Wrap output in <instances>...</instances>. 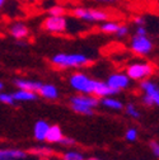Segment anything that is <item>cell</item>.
<instances>
[{"label": "cell", "mask_w": 159, "mask_h": 160, "mask_svg": "<svg viewBox=\"0 0 159 160\" xmlns=\"http://www.w3.org/2000/svg\"><path fill=\"white\" fill-rule=\"evenodd\" d=\"M51 62L57 68H80L90 62V58L83 53H57Z\"/></svg>", "instance_id": "6da1fadb"}, {"label": "cell", "mask_w": 159, "mask_h": 160, "mask_svg": "<svg viewBox=\"0 0 159 160\" xmlns=\"http://www.w3.org/2000/svg\"><path fill=\"white\" fill-rule=\"evenodd\" d=\"M71 15L74 18H78L84 22H105L108 19V13L101 9H94V8H74L70 10Z\"/></svg>", "instance_id": "7a4b0ae2"}, {"label": "cell", "mask_w": 159, "mask_h": 160, "mask_svg": "<svg viewBox=\"0 0 159 160\" xmlns=\"http://www.w3.org/2000/svg\"><path fill=\"white\" fill-rule=\"evenodd\" d=\"M94 82L89 76H87L85 74L82 72H75L70 76V85L83 94H88L90 95L93 93V88H94Z\"/></svg>", "instance_id": "3957f363"}, {"label": "cell", "mask_w": 159, "mask_h": 160, "mask_svg": "<svg viewBox=\"0 0 159 160\" xmlns=\"http://www.w3.org/2000/svg\"><path fill=\"white\" fill-rule=\"evenodd\" d=\"M153 41L148 36H134L131 42H130V48L132 52L140 56H146L153 51Z\"/></svg>", "instance_id": "277c9868"}, {"label": "cell", "mask_w": 159, "mask_h": 160, "mask_svg": "<svg viewBox=\"0 0 159 160\" xmlns=\"http://www.w3.org/2000/svg\"><path fill=\"white\" fill-rule=\"evenodd\" d=\"M42 28L50 33H56V34L64 33L68 29V19L65 15H60V17L49 15L42 23Z\"/></svg>", "instance_id": "5b68a950"}, {"label": "cell", "mask_w": 159, "mask_h": 160, "mask_svg": "<svg viewBox=\"0 0 159 160\" xmlns=\"http://www.w3.org/2000/svg\"><path fill=\"white\" fill-rule=\"evenodd\" d=\"M141 90L144 92V103L149 107L151 106H158L159 104V89L155 83L151 80H144L140 84Z\"/></svg>", "instance_id": "8992f818"}, {"label": "cell", "mask_w": 159, "mask_h": 160, "mask_svg": "<svg viewBox=\"0 0 159 160\" xmlns=\"http://www.w3.org/2000/svg\"><path fill=\"white\" fill-rule=\"evenodd\" d=\"M153 66L150 64L146 62H136L132 64L127 68V76L129 79H134V80H141V79H146L153 74Z\"/></svg>", "instance_id": "52a82bcc"}, {"label": "cell", "mask_w": 159, "mask_h": 160, "mask_svg": "<svg viewBox=\"0 0 159 160\" xmlns=\"http://www.w3.org/2000/svg\"><path fill=\"white\" fill-rule=\"evenodd\" d=\"M130 84V79L127 75L125 74H120V72H117V74H112L108 80H107V85L117 92H120L121 89H125L127 88Z\"/></svg>", "instance_id": "ba28073f"}, {"label": "cell", "mask_w": 159, "mask_h": 160, "mask_svg": "<svg viewBox=\"0 0 159 160\" xmlns=\"http://www.w3.org/2000/svg\"><path fill=\"white\" fill-rule=\"evenodd\" d=\"M71 102V106H79V107H85V108H95L99 103L98 98L94 97V95H88V94H84V95H76V97H73L70 99Z\"/></svg>", "instance_id": "9c48e42d"}, {"label": "cell", "mask_w": 159, "mask_h": 160, "mask_svg": "<svg viewBox=\"0 0 159 160\" xmlns=\"http://www.w3.org/2000/svg\"><path fill=\"white\" fill-rule=\"evenodd\" d=\"M118 92L117 90H115V89H112V88H110L108 85H107V83H103V82H94V88H93V93L92 94H94V97H101V98H106V97H111V95H113V94H117Z\"/></svg>", "instance_id": "30bf717a"}, {"label": "cell", "mask_w": 159, "mask_h": 160, "mask_svg": "<svg viewBox=\"0 0 159 160\" xmlns=\"http://www.w3.org/2000/svg\"><path fill=\"white\" fill-rule=\"evenodd\" d=\"M27 154L17 149H3L0 150V160H19L24 159Z\"/></svg>", "instance_id": "8fae6325"}, {"label": "cell", "mask_w": 159, "mask_h": 160, "mask_svg": "<svg viewBox=\"0 0 159 160\" xmlns=\"http://www.w3.org/2000/svg\"><path fill=\"white\" fill-rule=\"evenodd\" d=\"M15 85L19 88V89H22V90H28V92H38L39 88H41L42 83H39V82H33V80H24V79H18L15 80Z\"/></svg>", "instance_id": "7c38bea8"}, {"label": "cell", "mask_w": 159, "mask_h": 160, "mask_svg": "<svg viewBox=\"0 0 159 160\" xmlns=\"http://www.w3.org/2000/svg\"><path fill=\"white\" fill-rule=\"evenodd\" d=\"M9 32L10 34L17 38V39H24L26 37H28L29 34V31H28V27L23 23H15L13 26H10L9 28Z\"/></svg>", "instance_id": "4fadbf2b"}, {"label": "cell", "mask_w": 159, "mask_h": 160, "mask_svg": "<svg viewBox=\"0 0 159 160\" xmlns=\"http://www.w3.org/2000/svg\"><path fill=\"white\" fill-rule=\"evenodd\" d=\"M49 127H50V125L46 121H42V119L34 125L33 133H34V137L38 140V141H44V140L46 138V133L49 131Z\"/></svg>", "instance_id": "5bb4252c"}, {"label": "cell", "mask_w": 159, "mask_h": 160, "mask_svg": "<svg viewBox=\"0 0 159 160\" xmlns=\"http://www.w3.org/2000/svg\"><path fill=\"white\" fill-rule=\"evenodd\" d=\"M12 95L15 102H31V101H36L37 99L36 93L28 92V90H22V89H19L18 92H15Z\"/></svg>", "instance_id": "9a60e30c"}, {"label": "cell", "mask_w": 159, "mask_h": 160, "mask_svg": "<svg viewBox=\"0 0 159 160\" xmlns=\"http://www.w3.org/2000/svg\"><path fill=\"white\" fill-rule=\"evenodd\" d=\"M64 137L63 131L59 126H50L46 133V141L49 142H60V140Z\"/></svg>", "instance_id": "2e32d148"}, {"label": "cell", "mask_w": 159, "mask_h": 160, "mask_svg": "<svg viewBox=\"0 0 159 160\" xmlns=\"http://www.w3.org/2000/svg\"><path fill=\"white\" fill-rule=\"evenodd\" d=\"M38 93L41 94L44 98H47V99H56L59 97V92H57V88L52 84H42L41 88H39Z\"/></svg>", "instance_id": "e0dca14e"}, {"label": "cell", "mask_w": 159, "mask_h": 160, "mask_svg": "<svg viewBox=\"0 0 159 160\" xmlns=\"http://www.w3.org/2000/svg\"><path fill=\"white\" fill-rule=\"evenodd\" d=\"M120 23H117L115 21H105L101 27H99V29H101L103 33H107V34H116L117 29L120 28Z\"/></svg>", "instance_id": "ac0fdd59"}, {"label": "cell", "mask_w": 159, "mask_h": 160, "mask_svg": "<svg viewBox=\"0 0 159 160\" xmlns=\"http://www.w3.org/2000/svg\"><path fill=\"white\" fill-rule=\"evenodd\" d=\"M102 106L110 108V109H115V111H120L124 108L122 103L118 101V99H115L112 97H106L102 99Z\"/></svg>", "instance_id": "d6986e66"}, {"label": "cell", "mask_w": 159, "mask_h": 160, "mask_svg": "<svg viewBox=\"0 0 159 160\" xmlns=\"http://www.w3.org/2000/svg\"><path fill=\"white\" fill-rule=\"evenodd\" d=\"M63 160H84V156L78 151H68L64 154Z\"/></svg>", "instance_id": "ffe728a7"}, {"label": "cell", "mask_w": 159, "mask_h": 160, "mask_svg": "<svg viewBox=\"0 0 159 160\" xmlns=\"http://www.w3.org/2000/svg\"><path fill=\"white\" fill-rule=\"evenodd\" d=\"M65 8L64 7H61V5H52V7H50V9H49V13H50V15H52V17H60V15H65Z\"/></svg>", "instance_id": "44dd1931"}, {"label": "cell", "mask_w": 159, "mask_h": 160, "mask_svg": "<svg viewBox=\"0 0 159 160\" xmlns=\"http://www.w3.org/2000/svg\"><path fill=\"white\" fill-rule=\"evenodd\" d=\"M125 137H126V140H127V141H130V142H134V141H136V138H137V130H136V128H134V127L129 128V130L126 131V135H125Z\"/></svg>", "instance_id": "7402d4cb"}, {"label": "cell", "mask_w": 159, "mask_h": 160, "mask_svg": "<svg viewBox=\"0 0 159 160\" xmlns=\"http://www.w3.org/2000/svg\"><path fill=\"white\" fill-rule=\"evenodd\" d=\"M0 102H3L5 104H9V106H13L15 103V101L13 99V95L12 94H7V93H0Z\"/></svg>", "instance_id": "603a6c76"}, {"label": "cell", "mask_w": 159, "mask_h": 160, "mask_svg": "<svg viewBox=\"0 0 159 160\" xmlns=\"http://www.w3.org/2000/svg\"><path fill=\"white\" fill-rule=\"evenodd\" d=\"M126 113L132 118H139L140 117V112L136 109V107L134 104H127L126 106Z\"/></svg>", "instance_id": "cb8c5ba5"}, {"label": "cell", "mask_w": 159, "mask_h": 160, "mask_svg": "<svg viewBox=\"0 0 159 160\" xmlns=\"http://www.w3.org/2000/svg\"><path fill=\"white\" fill-rule=\"evenodd\" d=\"M73 111L80 114H87V116H92L93 114V109L90 108H85V107H79V106H71Z\"/></svg>", "instance_id": "d4e9b609"}, {"label": "cell", "mask_w": 159, "mask_h": 160, "mask_svg": "<svg viewBox=\"0 0 159 160\" xmlns=\"http://www.w3.org/2000/svg\"><path fill=\"white\" fill-rule=\"evenodd\" d=\"M127 34H129V27L125 26V24H121L120 28H118L117 32H116V36L120 37V38H122V37H125V36H127Z\"/></svg>", "instance_id": "484cf974"}, {"label": "cell", "mask_w": 159, "mask_h": 160, "mask_svg": "<svg viewBox=\"0 0 159 160\" xmlns=\"http://www.w3.org/2000/svg\"><path fill=\"white\" fill-rule=\"evenodd\" d=\"M150 149H151V152L154 154V156H159V144L158 141H151L150 142Z\"/></svg>", "instance_id": "4316f807"}, {"label": "cell", "mask_w": 159, "mask_h": 160, "mask_svg": "<svg viewBox=\"0 0 159 160\" xmlns=\"http://www.w3.org/2000/svg\"><path fill=\"white\" fill-rule=\"evenodd\" d=\"M135 36H148V32H146L145 26L136 27V29H135Z\"/></svg>", "instance_id": "83f0119b"}, {"label": "cell", "mask_w": 159, "mask_h": 160, "mask_svg": "<svg viewBox=\"0 0 159 160\" xmlns=\"http://www.w3.org/2000/svg\"><path fill=\"white\" fill-rule=\"evenodd\" d=\"M60 144L64 146H71V145H74V140L70 137H63L60 140Z\"/></svg>", "instance_id": "f1b7e54d"}, {"label": "cell", "mask_w": 159, "mask_h": 160, "mask_svg": "<svg viewBox=\"0 0 159 160\" xmlns=\"http://www.w3.org/2000/svg\"><path fill=\"white\" fill-rule=\"evenodd\" d=\"M134 24L136 27H141V26H145V18L144 17H136L134 19Z\"/></svg>", "instance_id": "f546056e"}, {"label": "cell", "mask_w": 159, "mask_h": 160, "mask_svg": "<svg viewBox=\"0 0 159 160\" xmlns=\"http://www.w3.org/2000/svg\"><path fill=\"white\" fill-rule=\"evenodd\" d=\"M95 2H98V3H107V4H110V3H116V2H118V0H95Z\"/></svg>", "instance_id": "4dcf8cb0"}, {"label": "cell", "mask_w": 159, "mask_h": 160, "mask_svg": "<svg viewBox=\"0 0 159 160\" xmlns=\"http://www.w3.org/2000/svg\"><path fill=\"white\" fill-rule=\"evenodd\" d=\"M5 2H7V0H0V9H2V8L4 7V4H5Z\"/></svg>", "instance_id": "1f68e13d"}, {"label": "cell", "mask_w": 159, "mask_h": 160, "mask_svg": "<svg viewBox=\"0 0 159 160\" xmlns=\"http://www.w3.org/2000/svg\"><path fill=\"white\" fill-rule=\"evenodd\" d=\"M84 160H102V159H98V158H89V159H84Z\"/></svg>", "instance_id": "d6a6232c"}, {"label": "cell", "mask_w": 159, "mask_h": 160, "mask_svg": "<svg viewBox=\"0 0 159 160\" xmlns=\"http://www.w3.org/2000/svg\"><path fill=\"white\" fill-rule=\"evenodd\" d=\"M2 89H3V84H2V83H0V90H2Z\"/></svg>", "instance_id": "836d02e7"}]
</instances>
